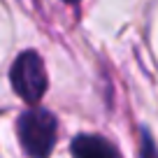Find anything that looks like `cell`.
Returning <instances> with one entry per match:
<instances>
[{
    "mask_svg": "<svg viewBox=\"0 0 158 158\" xmlns=\"http://www.w3.org/2000/svg\"><path fill=\"white\" fill-rule=\"evenodd\" d=\"M56 116L42 107L23 112L16 121V133L23 151L30 158H47L56 144Z\"/></svg>",
    "mask_w": 158,
    "mask_h": 158,
    "instance_id": "6da1fadb",
    "label": "cell"
},
{
    "mask_svg": "<svg viewBox=\"0 0 158 158\" xmlns=\"http://www.w3.org/2000/svg\"><path fill=\"white\" fill-rule=\"evenodd\" d=\"M10 81L16 95L28 105H37L42 100L49 86V79H47L44 60L40 58L37 51H23L16 56L10 70Z\"/></svg>",
    "mask_w": 158,
    "mask_h": 158,
    "instance_id": "7a4b0ae2",
    "label": "cell"
},
{
    "mask_svg": "<svg viewBox=\"0 0 158 158\" xmlns=\"http://www.w3.org/2000/svg\"><path fill=\"white\" fill-rule=\"evenodd\" d=\"M70 151L74 158H118L116 147L100 135H77Z\"/></svg>",
    "mask_w": 158,
    "mask_h": 158,
    "instance_id": "3957f363",
    "label": "cell"
},
{
    "mask_svg": "<svg viewBox=\"0 0 158 158\" xmlns=\"http://www.w3.org/2000/svg\"><path fill=\"white\" fill-rule=\"evenodd\" d=\"M139 158H158V149H156V144H153L151 135L147 130L139 137Z\"/></svg>",
    "mask_w": 158,
    "mask_h": 158,
    "instance_id": "277c9868",
    "label": "cell"
},
{
    "mask_svg": "<svg viewBox=\"0 0 158 158\" xmlns=\"http://www.w3.org/2000/svg\"><path fill=\"white\" fill-rule=\"evenodd\" d=\"M65 2H79V0H65Z\"/></svg>",
    "mask_w": 158,
    "mask_h": 158,
    "instance_id": "5b68a950",
    "label": "cell"
}]
</instances>
